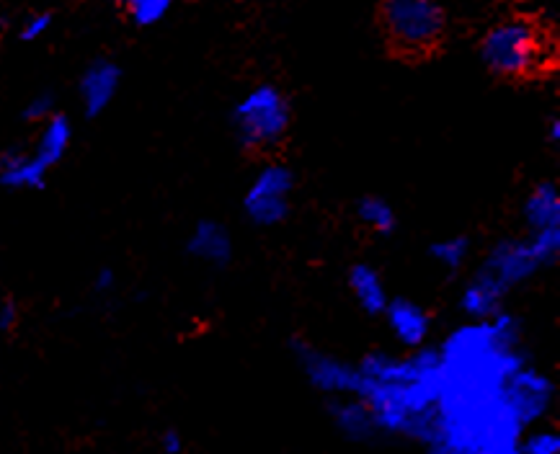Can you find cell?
<instances>
[{
    "label": "cell",
    "mask_w": 560,
    "mask_h": 454,
    "mask_svg": "<svg viewBox=\"0 0 560 454\" xmlns=\"http://www.w3.org/2000/svg\"><path fill=\"white\" fill-rule=\"evenodd\" d=\"M380 29L395 55L424 60L447 37V13L439 0H382Z\"/></svg>",
    "instance_id": "4"
},
{
    "label": "cell",
    "mask_w": 560,
    "mask_h": 454,
    "mask_svg": "<svg viewBox=\"0 0 560 454\" xmlns=\"http://www.w3.org/2000/svg\"><path fill=\"white\" fill-rule=\"evenodd\" d=\"M442 390L426 439L429 454H519L522 429L506 403V380L524 364L519 320L496 313L444 341Z\"/></svg>",
    "instance_id": "1"
},
{
    "label": "cell",
    "mask_w": 560,
    "mask_h": 454,
    "mask_svg": "<svg viewBox=\"0 0 560 454\" xmlns=\"http://www.w3.org/2000/svg\"><path fill=\"white\" fill-rule=\"evenodd\" d=\"M119 83H122V68L111 60H93L83 75H80L78 93L80 104L86 117H99L111 106V101L117 99Z\"/></svg>",
    "instance_id": "10"
},
{
    "label": "cell",
    "mask_w": 560,
    "mask_h": 454,
    "mask_svg": "<svg viewBox=\"0 0 560 454\" xmlns=\"http://www.w3.org/2000/svg\"><path fill=\"white\" fill-rule=\"evenodd\" d=\"M442 369L437 351L411 356L370 354L357 364V398L375 418L377 431L426 442L437 416Z\"/></svg>",
    "instance_id": "2"
},
{
    "label": "cell",
    "mask_w": 560,
    "mask_h": 454,
    "mask_svg": "<svg viewBox=\"0 0 560 454\" xmlns=\"http://www.w3.org/2000/svg\"><path fill=\"white\" fill-rule=\"evenodd\" d=\"M468 256H470V240L462 238V235H450V238L437 240V243L431 246V258L447 271L460 269V266L468 261Z\"/></svg>",
    "instance_id": "21"
},
{
    "label": "cell",
    "mask_w": 560,
    "mask_h": 454,
    "mask_svg": "<svg viewBox=\"0 0 560 454\" xmlns=\"http://www.w3.org/2000/svg\"><path fill=\"white\" fill-rule=\"evenodd\" d=\"M480 60L499 78H535L553 65V39L537 21L527 16H511L496 21L483 34Z\"/></svg>",
    "instance_id": "3"
},
{
    "label": "cell",
    "mask_w": 560,
    "mask_h": 454,
    "mask_svg": "<svg viewBox=\"0 0 560 454\" xmlns=\"http://www.w3.org/2000/svg\"><path fill=\"white\" fill-rule=\"evenodd\" d=\"M163 449H166V454H181V449H184L181 436L176 434V431H168V434L163 436Z\"/></svg>",
    "instance_id": "27"
},
{
    "label": "cell",
    "mask_w": 560,
    "mask_h": 454,
    "mask_svg": "<svg viewBox=\"0 0 560 454\" xmlns=\"http://www.w3.org/2000/svg\"><path fill=\"white\" fill-rule=\"evenodd\" d=\"M522 220L527 233H542V230H560V194L558 186L542 181L524 197Z\"/></svg>",
    "instance_id": "13"
},
{
    "label": "cell",
    "mask_w": 560,
    "mask_h": 454,
    "mask_svg": "<svg viewBox=\"0 0 560 454\" xmlns=\"http://www.w3.org/2000/svg\"><path fill=\"white\" fill-rule=\"evenodd\" d=\"M122 8L132 24L148 29L166 19L173 8V0H122Z\"/></svg>",
    "instance_id": "20"
},
{
    "label": "cell",
    "mask_w": 560,
    "mask_h": 454,
    "mask_svg": "<svg viewBox=\"0 0 560 454\" xmlns=\"http://www.w3.org/2000/svg\"><path fill=\"white\" fill-rule=\"evenodd\" d=\"M504 292L499 287H493L486 277L475 274L460 295L462 313L468 315L470 320H488L496 313H501L504 305Z\"/></svg>",
    "instance_id": "18"
},
{
    "label": "cell",
    "mask_w": 560,
    "mask_h": 454,
    "mask_svg": "<svg viewBox=\"0 0 560 454\" xmlns=\"http://www.w3.org/2000/svg\"><path fill=\"white\" fill-rule=\"evenodd\" d=\"M519 454H560V436L550 429H537L519 439Z\"/></svg>",
    "instance_id": "22"
},
{
    "label": "cell",
    "mask_w": 560,
    "mask_h": 454,
    "mask_svg": "<svg viewBox=\"0 0 560 454\" xmlns=\"http://www.w3.org/2000/svg\"><path fill=\"white\" fill-rule=\"evenodd\" d=\"M560 256V230L527 233L524 238L501 240L491 248L480 264V277H486L501 292L519 287L532 279L540 269L550 266Z\"/></svg>",
    "instance_id": "5"
},
{
    "label": "cell",
    "mask_w": 560,
    "mask_h": 454,
    "mask_svg": "<svg viewBox=\"0 0 560 454\" xmlns=\"http://www.w3.org/2000/svg\"><path fill=\"white\" fill-rule=\"evenodd\" d=\"M114 282H117V277H114V271H111V269H101L99 274H96V284H93V287L99 289V292H109V289L114 287Z\"/></svg>",
    "instance_id": "26"
},
{
    "label": "cell",
    "mask_w": 560,
    "mask_h": 454,
    "mask_svg": "<svg viewBox=\"0 0 560 454\" xmlns=\"http://www.w3.org/2000/svg\"><path fill=\"white\" fill-rule=\"evenodd\" d=\"M189 253L199 258L202 264L225 266L233 258V235L228 233V227L220 225L215 220H202L191 230L189 243H186Z\"/></svg>",
    "instance_id": "12"
},
{
    "label": "cell",
    "mask_w": 560,
    "mask_h": 454,
    "mask_svg": "<svg viewBox=\"0 0 560 454\" xmlns=\"http://www.w3.org/2000/svg\"><path fill=\"white\" fill-rule=\"evenodd\" d=\"M19 320V313H16V305L8 300H0V331H11Z\"/></svg>",
    "instance_id": "25"
},
{
    "label": "cell",
    "mask_w": 560,
    "mask_h": 454,
    "mask_svg": "<svg viewBox=\"0 0 560 454\" xmlns=\"http://www.w3.org/2000/svg\"><path fill=\"white\" fill-rule=\"evenodd\" d=\"M548 135H550V142H558L560 140V119H550Z\"/></svg>",
    "instance_id": "28"
},
{
    "label": "cell",
    "mask_w": 560,
    "mask_h": 454,
    "mask_svg": "<svg viewBox=\"0 0 560 454\" xmlns=\"http://www.w3.org/2000/svg\"><path fill=\"white\" fill-rule=\"evenodd\" d=\"M70 142H73V124L65 114H52L47 122H42V129H39V137L34 142V150L31 155L42 163L47 171L62 163V158L68 155Z\"/></svg>",
    "instance_id": "15"
},
{
    "label": "cell",
    "mask_w": 560,
    "mask_h": 454,
    "mask_svg": "<svg viewBox=\"0 0 560 454\" xmlns=\"http://www.w3.org/2000/svg\"><path fill=\"white\" fill-rule=\"evenodd\" d=\"M382 315L388 320L390 333H393L400 346L416 351L426 344L431 331V318L419 302L408 300V297H395L382 310Z\"/></svg>",
    "instance_id": "11"
},
{
    "label": "cell",
    "mask_w": 560,
    "mask_h": 454,
    "mask_svg": "<svg viewBox=\"0 0 560 454\" xmlns=\"http://www.w3.org/2000/svg\"><path fill=\"white\" fill-rule=\"evenodd\" d=\"M357 220L359 225L367 227L375 235H390L398 225L395 209L388 199L377 197V194H367L357 202Z\"/></svg>",
    "instance_id": "19"
},
{
    "label": "cell",
    "mask_w": 560,
    "mask_h": 454,
    "mask_svg": "<svg viewBox=\"0 0 560 454\" xmlns=\"http://www.w3.org/2000/svg\"><path fill=\"white\" fill-rule=\"evenodd\" d=\"M504 393L506 403H509V408L514 411V416H517V421L524 429L537 424L553 405V382L542 372H537V369L527 367V364H522L506 380Z\"/></svg>",
    "instance_id": "8"
},
{
    "label": "cell",
    "mask_w": 560,
    "mask_h": 454,
    "mask_svg": "<svg viewBox=\"0 0 560 454\" xmlns=\"http://www.w3.org/2000/svg\"><path fill=\"white\" fill-rule=\"evenodd\" d=\"M331 413L336 426H339L349 439H354V442H367V439H372V436L377 434V424L375 418H372L370 408H367L364 400H359L357 395H346V398L336 400Z\"/></svg>",
    "instance_id": "17"
},
{
    "label": "cell",
    "mask_w": 560,
    "mask_h": 454,
    "mask_svg": "<svg viewBox=\"0 0 560 454\" xmlns=\"http://www.w3.org/2000/svg\"><path fill=\"white\" fill-rule=\"evenodd\" d=\"M295 173L279 160H271L251 178L243 194V212L259 227H277L290 217Z\"/></svg>",
    "instance_id": "7"
},
{
    "label": "cell",
    "mask_w": 560,
    "mask_h": 454,
    "mask_svg": "<svg viewBox=\"0 0 560 454\" xmlns=\"http://www.w3.org/2000/svg\"><path fill=\"white\" fill-rule=\"evenodd\" d=\"M52 24H55V16L50 11L31 13L29 19L24 21V26H21V39L24 42H37V39H42L52 29Z\"/></svg>",
    "instance_id": "23"
},
{
    "label": "cell",
    "mask_w": 560,
    "mask_h": 454,
    "mask_svg": "<svg viewBox=\"0 0 560 454\" xmlns=\"http://www.w3.org/2000/svg\"><path fill=\"white\" fill-rule=\"evenodd\" d=\"M52 114H55V99H52L50 93H39V96H34L24 109V117L29 119V122H37V124L47 122Z\"/></svg>",
    "instance_id": "24"
},
{
    "label": "cell",
    "mask_w": 560,
    "mask_h": 454,
    "mask_svg": "<svg viewBox=\"0 0 560 454\" xmlns=\"http://www.w3.org/2000/svg\"><path fill=\"white\" fill-rule=\"evenodd\" d=\"M292 124V106L284 91L274 83L251 88L233 109V129L246 150L277 148Z\"/></svg>",
    "instance_id": "6"
},
{
    "label": "cell",
    "mask_w": 560,
    "mask_h": 454,
    "mask_svg": "<svg viewBox=\"0 0 560 454\" xmlns=\"http://www.w3.org/2000/svg\"><path fill=\"white\" fill-rule=\"evenodd\" d=\"M297 359H300L302 372L308 375L310 385L318 387L320 393H328L333 398H346V395L357 393V367L346 364L339 356L297 344Z\"/></svg>",
    "instance_id": "9"
},
{
    "label": "cell",
    "mask_w": 560,
    "mask_h": 454,
    "mask_svg": "<svg viewBox=\"0 0 560 454\" xmlns=\"http://www.w3.org/2000/svg\"><path fill=\"white\" fill-rule=\"evenodd\" d=\"M47 168L31 153L8 150L0 155V184L13 191H37L47 184Z\"/></svg>",
    "instance_id": "14"
},
{
    "label": "cell",
    "mask_w": 560,
    "mask_h": 454,
    "mask_svg": "<svg viewBox=\"0 0 560 454\" xmlns=\"http://www.w3.org/2000/svg\"><path fill=\"white\" fill-rule=\"evenodd\" d=\"M349 289L357 305L362 307L367 315H382V310L388 307L390 295L388 284L382 279L380 271L372 264H354L349 269Z\"/></svg>",
    "instance_id": "16"
}]
</instances>
